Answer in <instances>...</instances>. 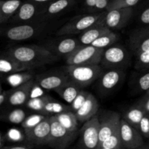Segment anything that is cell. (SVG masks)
<instances>
[{
  "label": "cell",
  "mask_w": 149,
  "mask_h": 149,
  "mask_svg": "<svg viewBox=\"0 0 149 149\" xmlns=\"http://www.w3.org/2000/svg\"><path fill=\"white\" fill-rule=\"evenodd\" d=\"M106 149H123L122 140H121L120 134H119V128L114 133L112 134L111 136L106 138L103 143L100 145L98 148Z\"/></svg>",
  "instance_id": "obj_33"
},
{
  "label": "cell",
  "mask_w": 149,
  "mask_h": 149,
  "mask_svg": "<svg viewBox=\"0 0 149 149\" xmlns=\"http://www.w3.org/2000/svg\"><path fill=\"white\" fill-rule=\"evenodd\" d=\"M136 60V65L138 68H149V50L146 52H142L135 57Z\"/></svg>",
  "instance_id": "obj_36"
},
{
  "label": "cell",
  "mask_w": 149,
  "mask_h": 149,
  "mask_svg": "<svg viewBox=\"0 0 149 149\" xmlns=\"http://www.w3.org/2000/svg\"><path fill=\"white\" fill-rule=\"evenodd\" d=\"M139 1L140 0H111L106 11L113 9L132 7L136 5Z\"/></svg>",
  "instance_id": "obj_35"
},
{
  "label": "cell",
  "mask_w": 149,
  "mask_h": 149,
  "mask_svg": "<svg viewBox=\"0 0 149 149\" xmlns=\"http://www.w3.org/2000/svg\"><path fill=\"white\" fill-rule=\"evenodd\" d=\"M99 109V105L95 97L89 93L84 102L81 104L78 109L74 111L79 122L84 123L90 120L93 116H96Z\"/></svg>",
  "instance_id": "obj_19"
},
{
  "label": "cell",
  "mask_w": 149,
  "mask_h": 149,
  "mask_svg": "<svg viewBox=\"0 0 149 149\" xmlns=\"http://www.w3.org/2000/svg\"><path fill=\"white\" fill-rule=\"evenodd\" d=\"M81 46L78 39L65 37L49 41L45 47L58 57H65L66 58Z\"/></svg>",
  "instance_id": "obj_14"
},
{
  "label": "cell",
  "mask_w": 149,
  "mask_h": 149,
  "mask_svg": "<svg viewBox=\"0 0 149 149\" xmlns=\"http://www.w3.org/2000/svg\"><path fill=\"white\" fill-rule=\"evenodd\" d=\"M132 7L108 10L103 17L106 26L111 30L122 29L127 24L132 15Z\"/></svg>",
  "instance_id": "obj_13"
},
{
  "label": "cell",
  "mask_w": 149,
  "mask_h": 149,
  "mask_svg": "<svg viewBox=\"0 0 149 149\" xmlns=\"http://www.w3.org/2000/svg\"><path fill=\"white\" fill-rule=\"evenodd\" d=\"M1 92H3V90H2V87H1V83H0V93H1Z\"/></svg>",
  "instance_id": "obj_47"
},
{
  "label": "cell",
  "mask_w": 149,
  "mask_h": 149,
  "mask_svg": "<svg viewBox=\"0 0 149 149\" xmlns=\"http://www.w3.org/2000/svg\"><path fill=\"white\" fill-rule=\"evenodd\" d=\"M0 25H1V24H0ZM0 32H1V30H0Z\"/></svg>",
  "instance_id": "obj_51"
},
{
  "label": "cell",
  "mask_w": 149,
  "mask_h": 149,
  "mask_svg": "<svg viewBox=\"0 0 149 149\" xmlns=\"http://www.w3.org/2000/svg\"><path fill=\"white\" fill-rule=\"evenodd\" d=\"M106 11L97 13L81 15L71 19L57 31L58 36H69L81 33L90 27L93 26L104 17Z\"/></svg>",
  "instance_id": "obj_3"
},
{
  "label": "cell",
  "mask_w": 149,
  "mask_h": 149,
  "mask_svg": "<svg viewBox=\"0 0 149 149\" xmlns=\"http://www.w3.org/2000/svg\"><path fill=\"white\" fill-rule=\"evenodd\" d=\"M98 149H106V148H98Z\"/></svg>",
  "instance_id": "obj_50"
},
{
  "label": "cell",
  "mask_w": 149,
  "mask_h": 149,
  "mask_svg": "<svg viewBox=\"0 0 149 149\" xmlns=\"http://www.w3.org/2000/svg\"><path fill=\"white\" fill-rule=\"evenodd\" d=\"M42 26L40 24L27 23H20L11 26L1 31L4 36L10 41L19 42L30 39L36 36Z\"/></svg>",
  "instance_id": "obj_8"
},
{
  "label": "cell",
  "mask_w": 149,
  "mask_h": 149,
  "mask_svg": "<svg viewBox=\"0 0 149 149\" xmlns=\"http://www.w3.org/2000/svg\"><path fill=\"white\" fill-rule=\"evenodd\" d=\"M26 1H32V2H34L39 4H47L50 2V1H54V0H26Z\"/></svg>",
  "instance_id": "obj_45"
},
{
  "label": "cell",
  "mask_w": 149,
  "mask_h": 149,
  "mask_svg": "<svg viewBox=\"0 0 149 149\" xmlns=\"http://www.w3.org/2000/svg\"><path fill=\"white\" fill-rule=\"evenodd\" d=\"M45 5L29 1H23L17 12L10 20V23L17 24L31 23V21L33 19L38 17H42Z\"/></svg>",
  "instance_id": "obj_9"
},
{
  "label": "cell",
  "mask_w": 149,
  "mask_h": 149,
  "mask_svg": "<svg viewBox=\"0 0 149 149\" xmlns=\"http://www.w3.org/2000/svg\"><path fill=\"white\" fill-rule=\"evenodd\" d=\"M104 49L91 45H81L65 58L67 65H99Z\"/></svg>",
  "instance_id": "obj_4"
},
{
  "label": "cell",
  "mask_w": 149,
  "mask_h": 149,
  "mask_svg": "<svg viewBox=\"0 0 149 149\" xmlns=\"http://www.w3.org/2000/svg\"><path fill=\"white\" fill-rule=\"evenodd\" d=\"M125 72L123 69H108L103 72L98 81V88L103 94H108L114 90L122 82Z\"/></svg>",
  "instance_id": "obj_17"
},
{
  "label": "cell",
  "mask_w": 149,
  "mask_h": 149,
  "mask_svg": "<svg viewBox=\"0 0 149 149\" xmlns=\"http://www.w3.org/2000/svg\"><path fill=\"white\" fill-rule=\"evenodd\" d=\"M1 149H31V146L20 145L12 146H3Z\"/></svg>",
  "instance_id": "obj_44"
},
{
  "label": "cell",
  "mask_w": 149,
  "mask_h": 149,
  "mask_svg": "<svg viewBox=\"0 0 149 149\" xmlns=\"http://www.w3.org/2000/svg\"><path fill=\"white\" fill-rule=\"evenodd\" d=\"M130 62V55L122 45H113L103 51L100 64L106 69H123Z\"/></svg>",
  "instance_id": "obj_6"
},
{
  "label": "cell",
  "mask_w": 149,
  "mask_h": 149,
  "mask_svg": "<svg viewBox=\"0 0 149 149\" xmlns=\"http://www.w3.org/2000/svg\"><path fill=\"white\" fill-rule=\"evenodd\" d=\"M129 46L135 57L149 50V28L137 29L130 36Z\"/></svg>",
  "instance_id": "obj_18"
},
{
  "label": "cell",
  "mask_w": 149,
  "mask_h": 149,
  "mask_svg": "<svg viewBox=\"0 0 149 149\" xmlns=\"http://www.w3.org/2000/svg\"><path fill=\"white\" fill-rule=\"evenodd\" d=\"M9 90L7 91H3L0 93V109H3L5 106L6 101H7V96H8Z\"/></svg>",
  "instance_id": "obj_42"
},
{
  "label": "cell",
  "mask_w": 149,
  "mask_h": 149,
  "mask_svg": "<svg viewBox=\"0 0 149 149\" xmlns=\"http://www.w3.org/2000/svg\"><path fill=\"white\" fill-rule=\"evenodd\" d=\"M111 0H84L83 6L90 13L106 11Z\"/></svg>",
  "instance_id": "obj_30"
},
{
  "label": "cell",
  "mask_w": 149,
  "mask_h": 149,
  "mask_svg": "<svg viewBox=\"0 0 149 149\" xmlns=\"http://www.w3.org/2000/svg\"><path fill=\"white\" fill-rule=\"evenodd\" d=\"M50 122V135L47 146L55 149H65L75 139L77 132L65 129L54 115L49 116Z\"/></svg>",
  "instance_id": "obj_5"
},
{
  "label": "cell",
  "mask_w": 149,
  "mask_h": 149,
  "mask_svg": "<svg viewBox=\"0 0 149 149\" xmlns=\"http://www.w3.org/2000/svg\"><path fill=\"white\" fill-rule=\"evenodd\" d=\"M7 135H8L9 138L13 141H18L19 138H20V132L16 130H10L8 132Z\"/></svg>",
  "instance_id": "obj_43"
},
{
  "label": "cell",
  "mask_w": 149,
  "mask_h": 149,
  "mask_svg": "<svg viewBox=\"0 0 149 149\" xmlns=\"http://www.w3.org/2000/svg\"><path fill=\"white\" fill-rule=\"evenodd\" d=\"M119 134L125 149H137L143 144L142 134L124 119L120 120Z\"/></svg>",
  "instance_id": "obj_10"
},
{
  "label": "cell",
  "mask_w": 149,
  "mask_h": 149,
  "mask_svg": "<svg viewBox=\"0 0 149 149\" xmlns=\"http://www.w3.org/2000/svg\"><path fill=\"white\" fill-rule=\"evenodd\" d=\"M34 79L36 84L45 90H55L70 81L69 77L65 71H51L36 76Z\"/></svg>",
  "instance_id": "obj_16"
},
{
  "label": "cell",
  "mask_w": 149,
  "mask_h": 149,
  "mask_svg": "<svg viewBox=\"0 0 149 149\" xmlns=\"http://www.w3.org/2000/svg\"><path fill=\"white\" fill-rule=\"evenodd\" d=\"M76 0H54L45 4L42 17H52L61 14L76 4Z\"/></svg>",
  "instance_id": "obj_21"
},
{
  "label": "cell",
  "mask_w": 149,
  "mask_h": 149,
  "mask_svg": "<svg viewBox=\"0 0 149 149\" xmlns=\"http://www.w3.org/2000/svg\"><path fill=\"white\" fill-rule=\"evenodd\" d=\"M3 148V137L0 132V149Z\"/></svg>",
  "instance_id": "obj_46"
},
{
  "label": "cell",
  "mask_w": 149,
  "mask_h": 149,
  "mask_svg": "<svg viewBox=\"0 0 149 149\" xmlns=\"http://www.w3.org/2000/svg\"><path fill=\"white\" fill-rule=\"evenodd\" d=\"M138 105L145 111L146 113L149 114V96L146 95L145 97L139 102Z\"/></svg>",
  "instance_id": "obj_41"
},
{
  "label": "cell",
  "mask_w": 149,
  "mask_h": 149,
  "mask_svg": "<svg viewBox=\"0 0 149 149\" xmlns=\"http://www.w3.org/2000/svg\"><path fill=\"white\" fill-rule=\"evenodd\" d=\"M32 69L27 65L16 61L6 53L0 55V75H8Z\"/></svg>",
  "instance_id": "obj_22"
},
{
  "label": "cell",
  "mask_w": 149,
  "mask_h": 149,
  "mask_svg": "<svg viewBox=\"0 0 149 149\" xmlns=\"http://www.w3.org/2000/svg\"><path fill=\"white\" fill-rule=\"evenodd\" d=\"M65 111H68V106L56 101L55 99L51 97L45 104L42 113L47 116H52V115L58 114Z\"/></svg>",
  "instance_id": "obj_29"
},
{
  "label": "cell",
  "mask_w": 149,
  "mask_h": 149,
  "mask_svg": "<svg viewBox=\"0 0 149 149\" xmlns=\"http://www.w3.org/2000/svg\"><path fill=\"white\" fill-rule=\"evenodd\" d=\"M110 31H111V30L106 26L103 18L93 26L80 33L77 39L81 45H91L99 37L109 33Z\"/></svg>",
  "instance_id": "obj_20"
},
{
  "label": "cell",
  "mask_w": 149,
  "mask_h": 149,
  "mask_svg": "<svg viewBox=\"0 0 149 149\" xmlns=\"http://www.w3.org/2000/svg\"><path fill=\"white\" fill-rule=\"evenodd\" d=\"M55 92L59 95L63 100L71 105L81 92V87L70 80L65 84H63L61 87L55 90Z\"/></svg>",
  "instance_id": "obj_25"
},
{
  "label": "cell",
  "mask_w": 149,
  "mask_h": 149,
  "mask_svg": "<svg viewBox=\"0 0 149 149\" xmlns=\"http://www.w3.org/2000/svg\"><path fill=\"white\" fill-rule=\"evenodd\" d=\"M27 116L24 109L19 107H9L0 110V121L14 125H21Z\"/></svg>",
  "instance_id": "obj_23"
},
{
  "label": "cell",
  "mask_w": 149,
  "mask_h": 149,
  "mask_svg": "<svg viewBox=\"0 0 149 149\" xmlns=\"http://www.w3.org/2000/svg\"><path fill=\"white\" fill-rule=\"evenodd\" d=\"M146 112L138 104L130 108L126 111L123 119L126 120L132 126L138 130L142 118L145 116Z\"/></svg>",
  "instance_id": "obj_28"
},
{
  "label": "cell",
  "mask_w": 149,
  "mask_h": 149,
  "mask_svg": "<svg viewBox=\"0 0 149 149\" xmlns=\"http://www.w3.org/2000/svg\"><path fill=\"white\" fill-rule=\"evenodd\" d=\"M35 84L36 81L33 79L22 85L9 90L5 106L7 108L19 107L26 105V102L31 97V91Z\"/></svg>",
  "instance_id": "obj_12"
},
{
  "label": "cell",
  "mask_w": 149,
  "mask_h": 149,
  "mask_svg": "<svg viewBox=\"0 0 149 149\" xmlns=\"http://www.w3.org/2000/svg\"><path fill=\"white\" fill-rule=\"evenodd\" d=\"M138 130L144 137L149 138V115L148 113H146L141 119Z\"/></svg>",
  "instance_id": "obj_37"
},
{
  "label": "cell",
  "mask_w": 149,
  "mask_h": 149,
  "mask_svg": "<svg viewBox=\"0 0 149 149\" xmlns=\"http://www.w3.org/2000/svg\"><path fill=\"white\" fill-rule=\"evenodd\" d=\"M22 3L21 0H0V24L10 21Z\"/></svg>",
  "instance_id": "obj_24"
},
{
  "label": "cell",
  "mask_w": 149,
  "mask_h": 149,
  "mask_svg": "<svg viewBox=\"0 0 149 149\" xmlns=\"http://www.w3.org/2000/svg\"><path fill=\"white\" fill-rule=\"evenodd\" d=\"M26 141L30 145H47L50 135V122L49 116L31 129L24 131Z\"/></svg>",
  "instance_id": "obj_11"
},
{
  "label": "cell",
  "mask_w": 149,
  "mask_h": 149,
  "mask_svg": "<svg viewBox=\"0 0 149 149\" xmlns=\"http://www.w3.org/2000/svg\"><path fill=\"white\" fill-rule=\"evenodd\" d=\"M118 40V35L116 33L110 31L109 33L103 35L98 39L95 40L91 45L100 49H106L111 45H114L115 42Z\"/></svg>",
  "instance_id": "obj_32"
},
{
  "label": "cell",
  "mask_w": 149,
  "mask_h": 149,
  "mask_svg": "<svg viewBox=\"0 0 149 149\" xmlns=\"http://www.w3.org/2000/svg\"><path fill=\"white\" fill-rule=\"evenodd\" d=\"M138 87L142 91L148 92L149 90V73L144 74L138 81Z\"/></svg>",
  "instance_id": "obj_39"
},
{
  "label": "cell",
  "mask_w": 149,
  "mask_h": 149,
  "mask_svg": "<svg viewBox=\"0 0 149 149\" xmlns=\"http://www.w3.org/2000/svg\"><path fill=\"white\" fill-rule=\"evenodd\" d=\"M139 149H149V148H139Z\"/></svg>",
  "instance_id": "obj_49"
},
{
  "label": "cell",
  "mask_w": 149,
  "mask_h": 149,
  "mask_svg": "<svg viewBox=\"0 0 149 149\" xmlns=\"http://www.w3.org/2000/svg\"><path fill=\"white\" fill-rule=\"evenodd\" d=\"M140 20L141 23L144 24H149V7L143 10L140 15Z\"/></svg>",
  "instance_id": "obj_40"
},
{
  "label": "cell",
  "mask_w": 149,
  "mask_h": 149,
  "mask_svg": "<svg viewBox=\"0 0 149 149\" xmlns=\"http://www.w3.org/2000/svg\"></svg>",
  "instance_id": "obj_52"
},
{
  "label": "cell",
  "mask_w": 149,
  "mask_h": 149,
  "mask_svg": "<svg viewBox=\"0 0 149 149\" xmlns=\"http://www.w3.org/2000/svg\"><path fill=\"white\" fill-rule=\"evenodd\" d=\"M120 120V115L116 112L107 111L101 115L99 119V146L106 138L119 130Z\"/></svg>",
  "instance_id": "obj_15"
},
{
  "label": "cell",
  "mask_w": 149,
  "mask_h": 149,
  "mask_svg": "<svg viewBox=\"0 0 149 149\" xmlns=\"http://www.w3.org/2000/svg\"><path fill=\"white\" fill-rule=\"evenodd\" d=\"M50 98V96L47 95L38 96V97H30L29 100L26 102L25 106H26V108L30 109V110L37 112V113H42V110H43L45 104Z\"/></svg>",
  "instance_id": "obj_31"
},
{
  "label": "cell",
  "mask_w": 149,
  "mask_h": 149,
  "mask_svg": "<svg viewBox=\"0 0 149 149\" xmlns=\"http://www.w3.org/2000/svg\"><path fill=\"white\" fill-rule=\"evenodd\" d=\"M146 96H149V90L148 92H146Z\"/></svg>",
  "instance_id": "obj_48"
},
{
  "label": "cell",
  "mask_w": 149,
  "mask_h": 149,
  "mask_svg": "<svg viewBox=\"0 0 149 149\" xmlns=\"http://www.w3.org/2000/svg\"><path fill=\"white\" fill-rule=\"evenodd\" d=\"M65 71L69 79L79 87H86L98 79L103 74L99 65H67Z\"/></svg>",
  "instance_id": "obj_2"
},
{
  "label": "cell",
  "mask_w": 149,
  "mask_h": 149,
  "mask_svg": "<svg viewBox=\"0 0 149 149\" xmlns=\"http://www.w3.org/2000/svg\"><path fill=\"white\" fill-rule=\"evenodd\" d=\"M89 93L86 91H83V90H81L79 95H77V97H76L75 100L73 101V103L71 104V109H72L73 111H76L77 109L79 108V106H81V103L85 100V99L87 98V96L88 95Z\"/></svg>",
  "instance_id": "obj_38"
},
{
  "label": "cell",
  "mask_w": 149,
  "mask_h": 149,
  "mask_svg": "<svg viewBox=\"0 0 149 149\" xmlns=\"http://www.w3.org/2000/svg\"><path fill=\"white\" fill-rule=\"evenodd\" d=\"M34 79V74L31 70L19 71L6 75L5 81L12 87L15 88L25 84L27 81Z\"/></svg>",
  "instance_id": "obj_26"
},
{
  "label": "cell",
  "mask_w": 149,
  "mask_h": 149,
  "mask_svg": "<svg viewBox=\"0 0 149 149\" xmlns=\"http://www.w3.org/2000/svg\"><path fill=\"white\" fill-rule=\"evenodd\" d=\"M54 116L65 129L71 132H77L79 121L74 111H65Z\"/></svg>",
  "instance_id": "obj_27"
},
{
  "label": "cell",
  "mask_w": 149,
  "mask_h": 149,
  "mask_svg": "<svg viewBox=\"0 0 149 149\" xmlns=\"http://www.w3.org/2000/svg\"><path fill=\"white\" fill-rule=\"evenodd\" d=\"M4 53L31 69L52 63L59 59V57L51 52L45 46L36 45L12 47Z\"/></svg>",
  "instance_id": "obj_1"
},
{
  "label": "cell",
  "mask_w": 149,
  "mask_h": 149,
  "mask_svg": "<svg viewBox=\"0 0 149 149\" xmlns=\"http://www.w3.org/2000/svg\"><path fill=\"white\" fill-rule=\"evenodd\" d=\"M47 116H47V115L36 112V113H33V114L26 116L25 120L21 124V126L23 128V130H24V131H26L28 130L31 129L34 126H36L39 122H41L42 120L46 119Z\"/></svg>",
  "instance_id": "obj_34"
},
{
  "label": "cell",
  "mask_w": 149,
  "mask_h": 149,
  "mask_svg": "<svg viewBox=\"0 0 149 149\" xmlns=\"http://www.w3.org/2000/svg\"><path fill=\"white\" fill-rule=\"evenodd\" d=\"M100 122L97 116L84 122L80 131L81 149H98Z\"/></svg>",
  "instance_id": "obj_7"
}]
</instances>
